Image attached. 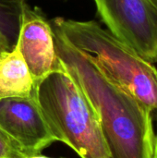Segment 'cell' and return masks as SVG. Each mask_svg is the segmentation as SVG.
Segmentation results:
<instances>
[{
	"instance_id": "cell-7",
	"label": "cell",
	"mask_w": 157,
	"mask_h": 158,
	"mask_svg": "<svg viewBox=\"0 0 157 158\" xmlns=\"http://www.w3.org/2000/svg\"><path fill=\"white\" fill-rule=\"evenodd\" d=\"M37 92L18 45L0 35V100L30 97Z\"/></svg>"
},
{
	"instance_id": "cell-5",
	"label": "cell",
	"mask_w": 157,
	"mask_h": 158,
	"mask_svg": "<svg viewBox=\"0 0 157 158\" xmlns=\"http://www.w3.org/2000/svg\"><path fill=\"white\" fill-rule=\"evenodd\" d=\"M16 44L28 66L36 90L51 74L64 70L56 53L51 21L38 6L31 7L24 3Z\"/></svg>"
},
{
	"instance_id": "cell-9",
	"label": "cell",
	"mask_w": 157,
	"mask_h": 158,
	"mask_svg": "<svg viewBox=\"0 0 157 158\" xmlns=\"http://www.w3.org/2000/svg\"><path fill=\"white\" fill-rule=\"evenodd\" d=\"M27 156L25 150L0 129V158H23Z\"/></svg>"
},
{
	"instance_id": "cell-11",
	"label": "cell",
	"mask_w": 157,
	"mask_h": 158,
	"mask_svg": "<svg viewBox=\"0 0 157 158\" xmlns=\"http://www.w3.org/2000/svg\"><path fill=\"white\" fill-rule=\"evenodd\" d=\"M23 158H55V157H49V156H43L42 154H37V155L27 156H24Z\"/></svg>"
},
{
	"instance_id": "cell-8",
	"label": "cell",
	"mask_w": 157,
	"mask_h": 158,
	"mask_svg": "<svg viewBox=\"0 0 157 158\" xmlns=\"http://www.w3.org/2000/svg\"><path fill=\"white\" fill-rule=\"evenodd\" d=\"M25 0H0V35L15 45L19 29L20 14Z\"/></svg>"
},
{
	"instance_id": "cell-6",
	"label": "cell",
	"mask_w": 157,
	"mask_h": 158,
	"mask_svg": "<svg viewBox=\"0 0 157 158\" xmlns=\"http://www.w3.org/2000/svg\"><path fill=\"white\" fill-rule=\"evenodd\" d=\"M0 129L14 139L28 156L56 142L40 108L37 92L30 97L0 100Z\"/></svg>"
},
{
	"instance_id": "cell-10",
	"label": "cell",
	"mask_w": 157,
	"mask_h": 158,
	"mask_svg": "<svg viewBox=\"0 0 157 158\" xmlns=\"http://www.w3.org/2000/svg\"><path fill=\"white\" fill-rule=\"evenodd\" d=\"M156 122H157V118H156ZM156 128H157V123H156ZM152 158H157V129L155 131V144H154V152H153V156Z\"/></svg>"
},
{
	"instance_id": "cell-4",
	"label": "cell",
	"mask_w": 157,
	"mask_h": 158,
	"mask_svg": "<svg viewBox=\"0 0 157 158\" xmlns=\"http://www.w3.org/2000/svg\"><path fill=\"white\" fill-rule=\"evenodd\" d=\"M107 30L151 63L157 62V0H93Z\"/></svg>"
},
{
	"instance_id": "cell-1",
	"label": "cell",
	"mask_w": 157,
	"mask_h": 158,
	"mask_svg": "<svg viewBox=\"0 0 157 158\" xmlns=\"http://www.w3.org/2000/svg\"><path fill=\"white\" fill-rule=\"evenodd\" d=\"M54 33L58 57L100 118L112 158H152L154 112L109 81L83 52L56 31Z\"/></svg>"
},
{
	"instance_id": "cell-3",
	"label": "cell",
	"mask_w": 157,
	"mask_h": 158,
	"mask_svg": "<svg viewBox=\"0 0 157 158\" xmlns=\"http://www.w3.org/2000/svg\"><path fill=\"white\" fill-rule=\"evenodd\" d=\"M37 99L56 142L81 158H112L94 106L65 66L40 83Z\"/></svg>"
},
{
	"instance_id": "cell-2",
	"label": "cell",
	"mask_w": 157,
	"mask_h": 158,
	"mask_svg": "<svg viewBox=\"0 0 157 158\" xmlns=\"http://www.w3.org/2000/svg\"><path fill=\"white\" fill-rule=\"evenodd\" d=\"M51 24L68 43L83 52L109 81L153 112L157 111V69L154 63L96 21L58 17Z\"/></svg>"
}]
</instances>
